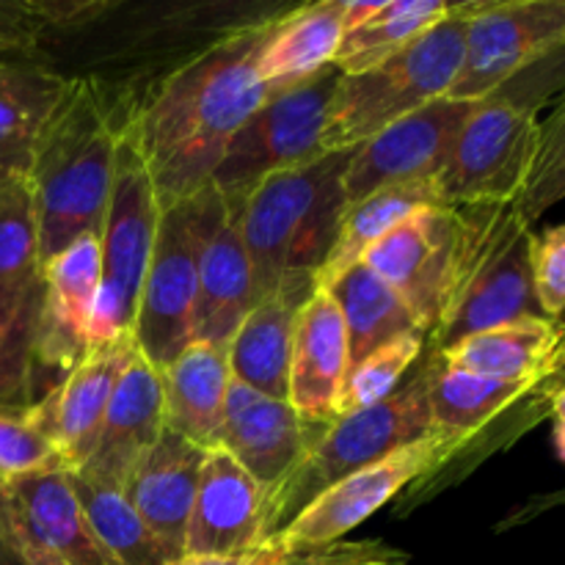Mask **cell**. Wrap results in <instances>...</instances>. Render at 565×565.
Listing matches in <instances>:
<instances>
[{
    "mask_svg": "<svg viewBox=\"0 0 565 565\" xmlns=\"http://www.w3.org/2000/svg\"><path fill=\"white\" fill-rule=\"evenodd\" d=\"M270 20L230 31L177 66L138 114V147L160 207L185 202L210 185L226 147L268 99L257 53Z\"/></svg>",
    "mask_w": 565,
    "mask_h": 565,
    "instance_id": "1",
    "label": "cell"
},
{
    "mask_svg": "<svg viewBox=\"0 0 565 565\" xmlns=\"http://www.w3.org/2000/svg\"><path fill=\"white\" fill-rule=\"evenodd\" d=\"M121 125L94 77H70L28 166L39 215V268L77 237L103 235Z\"/></svg>",
    "mask_w": 565,
    "mask_h": 565,
    "instance_id": "2",
    "label": "cell"
},
{
    "mask_svg": "<svg viewBox=\"0 0 565 565\" xmlns=\"http://www.w3.org/2000/svg\"><path fill=\"white\" fill-rule=\"evenodd\" d=\"M353 152V149H351ZM351 152H329L259 182L237 213L257 301L309 298L345 215L342 174Z\"/></svg>",
    "mask_w": 565,
    "mask_h": 565,
    "instance_id": "3",
    "label": "cell"
},
{
    "mask_svg": "<svg viewBox=\"0 0 565 565\" xmlns=\"http://www.w3.org/2000/svg\"><path fill=\"white\" fill-rule=\"evenodd\" d=\"M456 213L450 276L428 353L447 351L478 331L541 315L530 268L533 226L519 215L516 204H469Z\"/></svg>",
    "mask_w": 565,
    "mask_h": 565,
    "instance_id": "4",
    "label": "cell"
},
{
    "mask_svg": "<svg viewBox=\"0 0 565 565\" xmlns=\"http://www.w3.org/2000/svg\"><path fill=\"white\" fill-rule=\"evenodd\" d=\"M472 3L456 9L436 28L362 75H342L329 105L323 152H351L392 121L450 97L463 66Z\"/></svg>",
    "mask_w": 565,
    "mask_h": 565,
    "instance_id": "5",
    "label": "cell"
},
{
    "mask_svg": "<svg viewBox=\"0 0 565 565\" xmlns=\"http://www.w3.org/2000/svg\"><path fill=\"white\" fill-rule=\"evenodd\" d=\"M430 430H434V419H430L428 406V367L423 362L417 375L406 381L395 395L362 412L340 414L334 423L320 428L309 450L303 452L301 463L270 494V539L326 489L381 461L390 452L423 439Z\"/></svg>",
    "mask_w": 565,
    "mask_h": 565,
    "instance_id": "6",
    "label": "cell"
},
{
    "mask_svg": "<svg viewBox=\"0 0 565 565\" xmlns=\"http://www.w3.org/2000/svg\"><path fill=\"white\" fill-rule=\"evenodd\" d=\"M160 213L163 207H160L152 174L138 147L132 114H127L119 141H116L114 188H110L103 235H99L103 279H99L97 307H94L92 345L132 334L138 292H141L149 257H152Z\"/></svg>",
    "mask_w": 565,
    "mask_h": 565,
    "instance_id": "7",
    "label": "cell"
},
{
    "mask_svg": "<svg viewBox=\"0 0 565 565\" xmlns=\"http://www.w3.org/2000/svg\"><path fill=\"white\" fill-rule=\"evenodd\" d=\"M340 77L337 66H326L298 86L268 94L235 132L210 180L232 218L259 182L326 154L323 130Z\"/></svg>",
    "mask_w": 565,
    "mask_h": 565,
    "instance_id": "8",
    "label": "cell"
},
{
    "mask_svg": "<svg viewBox=\"0 0 565 565\" xmlns=\"http://www.w3.org/2000/svg\"><path fill=\"white\" fill-rule=\"evenodd\" d=\"M535 136V105L522 103L505 88L472 103L450 158L436 177L445 204L469 207L516 202L533 166Z\"/></svg>",
    "mask_w": 565,
    "mask_h": 565,
    "instance_id": "9",
    "label": "cell"
},
{
    "mask_svg": "<svg viewBox=\"0 0 565 565\" xmlns=\"http://www.w3.org/2000/svg\"><path fill=\"white\" fill-rule=\"evenodd\" d=\"M463 450L467 445L461 439L434 428L423 439L390 452L381 461L370 463L326 489L270 541L285 546L287 552H309L345 541L351 530L367 522L401 491H406L417 480H428L436 469L456 463Z\"/></svg>",
    "mask_w": 565,
    "mask_h": 565,
    "instance_id": "10",
    "label": "cell"
},
{
    "mask_svg": "<svg viewBox=\"0 0 565 565\" xmlns=\"http://www.w3.org/2000/svg\"><path fill=\"white\" fill-rule=\"evenodd\" d=\"M565 53V0H475L450 99L478 103Z\"/></svg>",
    "mask_w": 565,
    "mask_h": 565,
    "instance_id": "11",
    "label": "cell"
},
{
    "mask_svg": "<svg viewBox=\"0 0 565 565\" xmlns=\"http://www.w3.org/2000/svg\"><path fill=\"white\" fill-rule=\"evenodd\" d=\"M199 230L193 196L163 207L152 257L138 292L132 340L152 367L163 370L193 342Z\"/></svg>",
    "mask_w": 565,
    "mask_h": 565,
    "instance_id": "12",
    "label": "cell"
},
{
    "mask_svg": "<svg viewBox=\"0 0 565 565\" xmlns=\"http://www.w3.org/2000/svg\"><path fill=\"white\" fill-rule=\"evenodd\" d=\"M469 108L472 103L461 99H436L392 121L370 141L353 149L342 174L345 202L356 204L370 193L401 182L436 180L450 158Z\"/></svg>",
    "mask_w": 565,
    "mask_h": 565,
    "instance_id": "13",
    "label": "cell"
},
{
    "mask_svg": "<svg viewBox=\"0 0 565 565\" xmlns=\"http://www.w3.org/2000/svg\"><path fill=\"white\" fill-rule=\"evenodd\" d=\"M193 207L199 230L193 342L226 345L257 303L252 263L237 221L224 207L213 185L202 188L193 196Z\"/></svg>",
    "mask_w": 565,
    "mask_h": 565,
    "instance_id": "14",
    "label": "cell"
},
{
    "mask_svg": "<svg viewBox=\"0 0 565 565\" xmlns=\"http://www.w3.org/2000/svg\"><path fill=\"white\" fill-rule=\"evenodd\" d=\"M456 207H425L375 243L362 263L397 292L425 334L436 329L456 246Z\"/></svg>",
    "mask_w": 565,
    "mask_h": 565,
    "instance_id": "15",
    "label": "cell"
},
{
    "mask_svg": "<svg viewBox=\"0 0 565 565\" xmlns=\"http://www.w3.org/2000/svg\"><path fill=\"white\" fill-rule=\"evenodd\" d=\"M268 508L270 491L263 489L224 447H213L204 452L185 533V555L230 557L257 550L270 541Z\"/></svg>",
    "mask_w": 565,
    "mask_h": 565,
    "instance_id": "16",
    "label": "cell"
},
{
    "mask_svg": "<svg viewBox=\"0 0 565 565\" xmlns=\"http://www.w3.org/2000/svg\"><path fill=\"white\" fill-rule=\"evenodd\" d=\"M132 334L88 348L86 356L31 403V417L70 461V472L86 467L103 430L105 412L121 370L136 353Z\"/></svg>",
    "mask_w": 565,
    "mask_h": 565,
    "instance_id": "17",
    "label": "cell"
},
{
    "mask_svg": "<svg viewBox=\"0 0 565 565\" xmlns=\"http://www.w3.org/2000/svg\"><path fill=\"white\" fill-rule=\"evenodd\" d=\"M0 522L22 555L61 565H116L88 527L70 472L39 475L0 489Z\"/></svg>",
    "mask_w": 565,
    "mask_h": 565,
    "instance_id": "18",
    "label": "cell"
},
{
    "mask_svg": "<svg viewBox=\"0 0 565 565\" xmlns=\"http://www.w3.org/2000/svg\"><path fill=\"white\" fill-rule=\"evenodd\" d=\"M99 279H103V259H99V237L94 235L77 237L42 265L36 356L47 373H70L92 348Z\"/></svg>",
    "mask_w": 565,
    "mask_h": 565,
    "instance_id": "19",
    "label": "cell"
},
{
    "mask_svg": "<svg viewBox=\"0 0 565 565\" xmlns=\"http://www.w3.org/2000/svg\"><path fill=\"white\" fill-rule=\"evenodd\" d=\"M320 428L323 425L303 423L287 401H276L232 379L218 447L274 494L301 463Z\"/></svg>",
    "mask_w": 565,
    "mask_h": 565,
    "instance_id": "20",
    "label": "cell"
},
{
    "mask_svg": "<svg viewBox=\"0 0 565 565\" xmlns=\"http://www.w3.org/2000/svg\"><path fill=\"white\" fill-rule=\"evenodd\" d=\"M351 370L345 320L334 298L315 290L296 318L287 403L309 425H329L340 417L342 390Z\"/></svg>",
    "mask_w": 565,
    "mask_h": 565,
    "instance_id": "21",
    "label": "cell"
},
{
    "mask_svg": "<svg viewBox=\"0 0 565 565\" xmlns=\"http://www.w3.org/2000/svg\"><path fill=\"white\" fill-rule=\"evenodd\" d=\"M204 452L207 450L166 428L158 445L136 463L125 483L127 500L147 522L160 546L169 552L171 561L185 555V533Z\"/></svg>",
    "mask_w": 565,
    "mask_h": 565,
    "instance_id": "22",
    "label": "cell"
},
{
    "mask_svg": "<svg viewBox=\"0 0 565 565\" xmlns=\"http://www.w3.org/2000/svg\"><path fill=\"white\" fill-rule=\"evenodd\" d=\"M163 430L166 419L160 370L152 367L136 351L116 381L103 430H99L92 458L83 469L125 489L136 463L158 445Z\"/></svg>",
    "mask_w": 565,
    "mask_h": 565,
    "instance_id": "23",
    "label": "cell"
},
{
    "mask_svg": "<svg viewBox=\"0 0 565 565\" xmlns=\"http://www.w3.org/2000/svg\"><path fill=\"white\" fill-rule=\"evenodd\" d=\"M345 39V0L298 6L268 22L257 53V75L268 94L285 92L334 66Z\"/></svg>",
    "mask_w": 565,
    "mask_h": 565,
    "instance_id": "24",
    "label": "cell"
},
{
    "mask_svg": "<svg viewBox=\"0 0 565 565\" xmlns=\"http://www.w3.org/2000/svg\"><path fill=\"white\" fill-rule=\"evenodd\" d=\"M230 381L226 345L191 342L174 362L160 370L166 428L202 450L218 447Z\"/></svg>",
    "mask_w": 565,
    "mask_h": 565,
    "instance_id": "25",
    "label": "cell"
},
{
    "mask_svg": "<svg viewBox=\"0 0 565 565\" xmlns=\"http://www.w3.org/2000/svg\"><path fill=\"white\" fill-rule=\"evenodd\" d=\"M307 298L276 292L254 303L232 340L226 342L232 379L263 395L287 401L296 318Z\"/></svg>",
    "mask_w": 565,
    "mask_h": 565,
    "instance_id": "26",
    "label": "cell"
},
{
    "mask_svg": "<svg viewBox=\"0 0 565 565\" xmlns=\"http://www.w3.org/2000/svg\"><path fill=\"white\" fill-rule=\"evenodd\" d=\"M557 340H561V320L535 315V318L513 320V323L463 337L461 342L441 351L439 356L450 367L483 375V379L511 381V384H519V381L541 384Z\"/></svg>",
    "mask_w": 565,
    "mask_h": 565,
    "instance_id": "27",
    "label": "cell"
},
{
    "mask_svg": "<svg viewBox=\"0 0 565 565\" xmlns=\"http://www.w3.org/2000/svg\"><path fill=\"white\" fill-rule=\"evenodd\" d=\"M439 204H445V199H441L436 180L401 182V185H390L370 193L362 202L348 204L334 246H331L329 257L323 259L318 276H315V290H329L342 274H348L353 265L362 263L364 254L375 243L384 241L395 226H401L403 221L412 218L419 210L439 207Z\"/></svg>",
    "mask_w": 565,
    "mask_h": 565,
    "instance_id": "28",
    "label": "cell"
},
{
    "mask_svg": "<svg viewBox=\"0 0 565 565\" xmlns=\"http://www.w3.org/2000/svg\"><path fill=\"white\" fill-rule=\"evenodd\" d=\"M70 77L39 61H0V169L28 171L44 125Z\"/></svg>",
    "mask_w": 565,
    "mask_h": 565,
    "instance_id": "29",
    "label": "cell"
},
{
    "mask_svg": "<svg viewBox=\"0 0 565 565\" xmlns=\"http://www.w3.org/2000/svg\"><path fill=\"white\" fill-rule=\"evenodd\" d=\"M348 331V348H351V367L362 362L367 353L408 331H423L406 303L397 298L386 281H381L364 263L353 265L329 287Z\"/></svg>",
    "mask_w": 565,
    "mask_h": 565,
    "instance_id": "30",
    "label": "cell"
},
{
    "mask_svg": "<svg viewBox=\"0 0 565 565\" xmlns=\"http://www.w3.org/2000/svg\"><path fill=\"white\" fill-rule=\"evenodd\" d=\"M72 491L81 502L86 522L103 550L116 565H169L174 563L147 527L136 508L127 500L125 489L86 469L70 472Z\"/></svg>",
    "mask_w": 565,
    "mask_h": 565,
    "instance_id": "31",
    "label": "cell"
},
{
    "mask_svg": "<svg viewBox=\"0 0 565 565\" xmlns=\"http://www.w3.org/2000/svg\"><path fill=\"white\" fill-rule=\"evenodd\" d=\"M456 3L447 0H384L373 17L345 31L334 66L340 75H362L439 25Z\"/></svg>",
    "mask_w": 565,
    "mask_h": 565,
    "instance_id": "32",
    "label": "cell"
},
{
    "mask_svg": "<svg viewBox=\"0 0 565 565\" xmlns=\"http://www.w3.org/2000/svg\"><path fill=\"white\" fill-rule=\"evenodd\" d=\"M42 276L25 285L0 287V406L36 403V356Z\"/></svg>",
    "mask_w": 565,
    "mask_h": 565,
    "instance_id": "33",
    "label": "cell"
},
{
    "mask_svg": "<svg viewBox=\"0 0 565 565\" xmlns=\"http://www.w3.org/2000/svg\"><path fill=\"white\" fill-rule=\"evenodd\" d=\"M39 215L28 171L0 169V287L39 279Z\"/></svg>",
    "mask_w": 565,
    "mask_h": 565,
    "instance_id": "34",
    "label": "cell"
},
{
    "mask_svg": "<svg viewBox=\"0 0 565 565\" xmlns=\"http://www.w3.org/2000/svg\"><path fill=\"white\" fill-rule=\"evenodd\" d=\"M428 351V334L425 331H408L386 345L375 348L373 353L348 370L345 390H342L340 414L362 412L386 401L403 386L408 370Z\"/></svg>",
    "mask_w": 565,
    "mask_h": 565,
    "instance_id": "35",
    "label": "cell"
},
{
    "mask_svg": "<svg viewBox=\"0 0 565 565\" xmlns=\"http://www.w3.org/2000/svg\"><path fill=\"white\" fill-rule=\"evenodd\" d=\"M55 472H70V461L33 423L31 408L0 406V489Z\"/></svg>",
    "mask_w": 565,
    "mask_h": 565,
    "instance_id": "36",
    "label": "cell"
},
{
    "mask_svg": "<svg viewBox=\"0 0 565 565\" xmlns=\"http://www.w3.org/2000/svg\"><path fill=\"white\" fill-rule=\"evenodd\" d=\"M565 199V94L557 99L552 114L539 121L535 136L533 166L522 196L516 199V210L530 226Z\"/></svg>",
    "mask_w": 565,
    "mask_h": 565,
    "instance_id": "37",
    "label": "cell"
},
{
    "mask_svg": "<svg viewBox=\"0 0 565 565\" xmlns=\"http://www.w3.org/2000/svg\"><path fill=\"white\" fill-rule=\"evenodd\" d=\"M83 11L86 6L0 0V61H39L44 33Z\"/></svg>",
    "mask_w": 565,
    "mask_h": 565,
    "instance_id": "38",
    "label": "cell"
},
{
    "mask_svg": "<svg viewBox=\"0 0 565 565\" xmlns=\"http://www.w3.org/2000/svg\"><path fill=\"white\" fill-rule=\"evenodd\" d=\"M530 268L539 312L550 320H561L565 312V221L546 226L530 241Z\"/></svg>",
    "mask_w": 565,
    "mask_h": 565,
    "instance_id": "39",
    "label": "cell"
},
{
    "mask_svg": "<svg viewBox=\"0 0 565 565\" xmlns=\"http://www.w3.org/2000/svg\"><path fill=\"white\" fill-rule=\"evenodd\" d=\"M408 552L381 539L337 541L309 552H292L285 565H408Z\"/></svg>",
    "mask_w": 565,
    "mask_h": 565,
    "instance_id": "40",
    "label": "cell"
},
{
    "mask_svg": "<svg viewBox=\"0 0 565 565\" xmlns=\"http://www.w3.org/2000/svg\"><path fill=\"white\" fill-rule=\"evenodd\" d=\"M292 552H287L285 546H279L276 541H265L263 546L252 552H243V555H230V557H180V561L169 565H285L287 557Z\"/></svg>",
    "mask_w": 565,
    "mask_h": 565,
    "instance_id": "41",
    "label": "cell"
},
{
    "mask_svg": "<svg viewBox=\"0 0 565 565\" xmlns=\"http://www.w3.org/2000/svg\"><path fill=\"white\" fill-rule=\"evenodd\" d=\"M550 414L555 417V447L565 461V386L550 397Z\"/></svg>",
    "mask_w": 565,
    "mask_h": 565,
    "instance_id": "42",
    "label": "cell"
},
{
    "mask_svg": "<svg viewBox=\"0 0 565 565\" xmlns=\"http://www.w3.org/2000/svg\"><path fill=\"white\" fill-rule=\"evenodd\" d=\"M0 565H28L25 555L20 552V546L14 544V539L9 535V530L0 522Z\"/></svg>",
    "mask_w": 565,
    "mask_h": 565,
    "instance_id": "43",
    "label": "cell"
},
{
    "mask_svg": "<svg viewBox=\"0 0 565 565\" xmlns=\"http://www.w3.org/2000/svg\"><path fill=\"white\" fill-rule=\"evenodd\" d=\"M25 563L28 565H61V563L50 561V557H42V555H25Z\"/></svg>",
    "mask_w": 565,
    "mask_h": 565,
    "instance_id": "44",
    "label": "cell"
},
{
    "mask_svg": "<svg viewBox=\"0 0 565 565\" xmlns=\"http://www.w3.org/2000/svg\"><path fill=\"white\" fill-rule=\"evenodd\" d=\"M557 356H565V323H561V340H557L555 353H552V359H557ZM552 359H550V362H552Z\"/></svg>",
    "mask_w": 565,
    "mask_h": 565,
    "instance_id": "45",
    "label": "cell"
}]
</instances>
